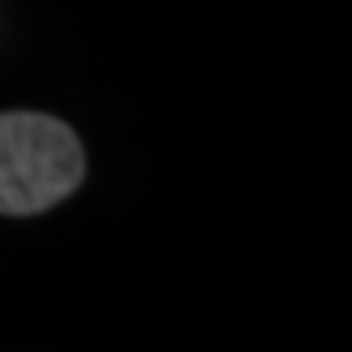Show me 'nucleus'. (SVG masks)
<instances>
[{
    "label": "nucleus",
    "instance_id": "obj_1",
    "mask_svg": "<svg viewBox=\"0 0 352 352\" xmlns=\"http://www.w3.org/2000/svg\"><path fill=\"white\" fill-rule=\"evenodd\" d=\"M87 173L79 137L36 111L0 116V212L36 216L65 201Z\"/></svg>",
    "mask_w": 352,
    "mask_h": 352
}]
</instances>
